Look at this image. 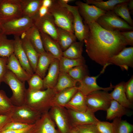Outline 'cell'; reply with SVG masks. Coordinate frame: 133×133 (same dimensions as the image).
Instances as JSON below:
<instances>
[{
	"instance_id": "cell-1",
	"label": "cell",
	"mask_w": 133,
	"mask_h": 133,
	"mask_svg": "<svg viewBox=\"0 0 133 133\" xmlns=\"http://www.w3.org/2000/svg\"><path fill=\"white\" fill-rule=\"evenodd\" d=\"M86 25L87 31L83 42L87 55L101 66H108L109 59L126 47V41L121 32L106 30L96 22Z\"/></svg>"
},
{
	"instance_id": "cell-2",
	"label": "cell",
	"mask_w": 133,
	"mask_h": 133,
	"mask_svg": "<svg viewBox=\"0 0 133 133\" xmlns=\"http://www.w3.org/2000/svg\"><path fill=\"white\" fill-rule=\"evenodd\" d=\"M56 94L53 88L37 90L27 89L24 104L42 114L49 111L51 101Z\"/></svg>"
},
{
	"instance_id": "cell-3",
	"label": "cell",
	"mask_w": 133,
	"mask_h": 133,
	"mask_svg": "<svg viewBox=\"0 0 133 133\" xmlns=\"http://www.w3.org/2000/svg\"><path fill=\"white\" fill-rule=\"evenodd\" d=\"M48 13L53 17L59 28L74 33L73 15L67 9L61 5L58 0H53L48 8Z\"/></svg>"
},
{
	"instance_id": "cell-4",
	"label": "cell",
	"mask_w": 133,
	"mask_h": 133,
	"mask_svg": "<svg viewBox=\"0 0 133 133\" xmlns=\"http://www.w3.org/2000/svg\"><path fill=\"white\" fill-rule=\"evenodd\" d=\"M3 82L9 86L12 91V95L10 99L13 105L19 106L23 104L27 90L25 86V82L20 80L8 70Z\"/></svg>"
},
{
	"instance_id": "cell-5",
	"label": "cell",
	"mask_w": 133,
	"mask_h": 133,
	"mask_svg": "<svg viewBox=\"0 0 133 133\" xmlns=\"http://www.w3.org/2000/svg\"><path fill=\"white\" fill-rule=\"evenodd\" d=\"M96 22L104 29L110 31L122 32L133 30V26L112 11L106 12Z\"/></svg>"
},
{
	"instance_id": "cell-6",
	"label": "cell",
	"mask_w": 133,
	"mask_h": 133,
	"mask_svg": "<svg viewBox=\"0 0 133 133\" xmlns=\"http://www.w3.org/2000/svg\"><path fill=\"white\" fill-rule=\"evenodd\" d=\"M42 114L24 104L14 106L10 114L11 121L29 125L35 124Z\"/></svg>"
},
{
	"instance_id": "cell-7",
	"label": "cell",
	"mask_w": 133,
	"mask_h": 133,
	"mask_svg": "<svg viewBox=\"0 0 133 133\" xmlns=\"http://www.w3.org/2000/svg\"><path fill=\"white\" fill-rule=\"evenodd\" d=\"M85 100L88 110L95 113L100 110L106 111L112 100L108 91L100 90L85 96Z\"/></svg>"
},
{
	"instance_id": "cell-8",
	"label": "cell",
	"mask_w": 133,
	"mask_h": 133,
	"mask_svg": "<svg viewBox=\"0 0 133 133\" xmlns=\"http://www.w3.org/2000/svg\"><path fill=\"white\" fill-rule=\"evenodd\" d=\"M22 16L20 0H0V24Z\"/></svg>"
},
{
	"instance_id": "cell-9",
	"label": "cell",
	"mask_w": 133,
	"mask_h": 133,
	"mask_svg": "<svg viewBox=\"0 0 133 133\" xmlns=\"http://www.w3.org/2000/svg\"><path fill=\"white\" fill-rule=\"evenodd\" d=\"M34 25L33 19L26 16H22L2 25L4 34L20 36Z\"/></svg>"
},
{
	"instance_id": "cell-10",
	"label": "cell",
	"mask_w": 133,
	"mask_h": 133,
	"mask_svg": "<svg viewBox=\"0 0 133 133\" xmlns=\"http://www.w3.org/2000/svg\"><path fill=\"white\" fill-rule=\"evenodd\" d=\"M49 111V114L57 126L60 133H69L72 127L66 109L64 107L53 106Z\"/></svg>"
},
{
	"instance_id": "cell-11",
	"label": "cell",
	"mask_w": 133,
	"mask_h": 133,
	"mask_svg": "<svg viewBox=\"0 0 133 133\" xmlns=\"http://www.w3.org/2000/svg\"><path fill=\"white\" fill-rule=\"evenodd\" d=\"M33 19L34 25L40 33L47 35L57 42L58 27L50 14L48 13L42 17L38 15Z\"/></svg>"
},
{
	"instance_id": "cell-12",
	"label": "cell",
	"mask_w": 133,
	"mask_h": 133,
	"mask_svg": "<svg viewBox=\"0 0 133 133\" xmlns=\"http://www.w3.org/2000/svg\"><path fill=\"white\" fill-rule=\"evenodd\" d=\"M75 4L78 8L79 12L85 25L96 22L98 19L107 12L103 11L93 5H90L80 0Z\"/></svg>"
},
{
	"instance_id": "cell-13",
	"label": "cell",
	"mask_w": 133,
	"mask_h": 133,
	"mask_svg": "<svg viewBox=\"0 0 133 133\" xmlns=\"http://www.w3.org/2000/svg\"><path fill=\"white\" fill-rule=\"evenodd\" d=\"M107 66L103 67L100 73L95 76H87L84 78L79 82V86L78 87V90L84 96H86L98 90H103L108 92L114 88V86L111 83L109 86L103 87L99 86L97 83V78L104 72Z\"/></svg>"
},
{
	"instance_id": "cell-14",
	"label": "cell",
	"mask_w": 133,
	"mask_h": 133,
	"mask_svg": "<svg viewBox=\"0 0 133 133\" xmlns=\"http://www.w3.org/2000/svg\"><path fill=\"white\" fill-rule=\"evenodd\" d=\"M58 1L61 5L66 7L72 13L73 18L74 34L79 41H83L87 33V26L83 22L78 6L70 5L65 3L62 0H58Z\"/></svg>"
},
{
	"instance_id": "cell-15",
	"label": "cell",
	"mask_w": 133,
	"mask_h": 133,
	"mask_svg": "<svg viewBox=\"0 0 133 133\" xmlns=\"http://www.w3.org/2000/svg\"><path fill=\"white\" fill-rule=\"evenodd\" d=\"M72 127L89 124H96L100 121L94 113L88 110L78 112L66 109Z\"/></svg>"
},
{
	"instance_id": "cell-16",
	"label": "cell",
	"mask_w": 133,
	"mask_h": 133,
	"mask_svg": "<svg viewBox=\"0 0 133 133\" xmlns=\"http://www.w3.org/2000/svg\"><path fill=\"white\" fill-rule=\"evenodd\" d=\"M108 64L119 66L122 70L128 71L133 68V47H125L117 54L111 57Z\"/></svg>"
},
{
	"instance_id": "cell-17",
	"label": "cell",
	"mask_w": 133,
	"mask_h": 133,
	"mask_svg": "<svg viewBox=\"0 0 133 133\" xmlns=\"http://www.w3.org/2000/svg\"><path fill=\"white\" fill-rule=\"evenodd\" d=\"M48 111L42 114L35 123L34 133H60L56 129Z\"/></svg>"
},
{
	"instance_id": "cell-18",
	"label": "cell",
	"mask_w": 133,
	"mask_h": 133,
	"mask_svg": "<svg viewBox=\"0 0 133 133\" xmlns=\"http://www.w3.org/2000/svg\"><path fill=\"white\" fill-rule=\"evenodd\" d=\"M14 53L24 69L30 75L34 73L31 67L22 46L20 36H14Z\"/></svg>"
},
{
	"instance_id": "cell-19",
	"label": "cell",
	"mask_w": 133,
	"mask_h": 133,
	"mask_svg": "<svg viewBox=\"0 0 133 133\" xmlns=\"http://www.w3.org/2000/svg\"><path fill=\"white\" fill-rule=\"evenodd\" d=\"M60 72L59 60L54 59L49 67L47 74L43 79L44 89L54 88L57 82Z\"/></svg>"
},
{
	"instance_id": "cell-20",
	"label": "cell",
	"mask_w": 133,
	"mask_h": 133,
	"mask_svg": "<svg viewBox=\"0 0 133 133\" xmlns=\"http://www.w3.org/2000/svg\"><path fill=\"white\" fill-rule=\"evenodd\" d=\"M7 67L8 70L22 82L27 81L31 76L24 69L14 53L8 58Z\"/></svg>"
},
{
	"instance_id": "cell-21",
	"label": "cell",
	"mask_w": 133,
	"mask_h": 133,
	"mask_svg": "<svg viewBox=\"0 0 133 133\" xmlns=\"http://www.w3.org/2000/svg\"><path fill=\"white\" fill-rule=\"evenodd\" d=\"M78 90V87L76 86L56 94L50 102V107L53 106L63 107L70 101Z\"/></svg>"
},
{
	"instance_id": "cell-22",
	"label": "cell",
	"mask_w": 133,
	"mask_h": 133,
	"mask_svg": "<svg viewBox=\"0 0 133 133\" xmlns=\"http://www.w3.org/2000/svg\"><path fill=\"white\" fill-rule=\"evenodd\" d=\"M40 34L45 51L59 60L62 56L63 51L58 43L47 35L42 33Z\"/></svg>"
},
{
	"instance_id": "cell-23",
	"label": "cell",
	"mask_w": 133,
	"mask_h": 133,
	"mask_svg": "<svg viewBox=\"0 0 133 133\" xmlns=\"http://www.w3.org/2000/svg\"><path fill=\"white\" fill-rule=\"evenodd\" d=\"M125 82H121L114 86V89L110 93L112 100H114L126 108L132 107V103L127 99L125 89Z\"/></svg>"
},
{
	"instance_id": "cell-24",
	"label": "cell",
	"mask_w": 133,
	"mask_h": 133,
	"mask_svg": "<svg viewBox=\"0 0 133 133\" xmlns=\"http://www.w3.org/2000/svg\"><path fill=\"white\" fill-rule=\"evenodd\" d=\"M22 16L34 18L38 15L42 0H20Z\"/></svg>"
},
{
	"instance_id": "cell-25",
	"label": "cell",
	"mask_w": 133,
	"mask_h": 133,
	"mask_svg": "<svg viewBox=\"0 0 133 133\" xmlns=\"http://www.w3.org/2000/svg\"><path fill=\"white\" fill-rule=\"evenodd\" d=\"M22 35L26 37L39 54L45 51L43 45L40 33L34 25Z\"/></svg>"
},
{
	"instance_id": "cell-26",
	"label": "cell",
	"mask_w": 133,
	"mask_h": 133,
	"mask_svg": "<svg viewBox=\"0 0 133 133\" xmlns=\"http://www.w3.org/2000/svg\"><path fill=\"white\" fill-rule=\"evenodd\" d=\"M23 49L34 73L36 69L39 54L36 50L29 40L22 35L20 37Z\"/></svg>"
},
{
	"instance_id": "cell-27",
	"label": "cell",
	"mask_w": 133,
	"mask_h": 133,
	"mask_svg": "<svg viewBox=\"0 0 133 133\" xmlns=\"http://www.w3.org/2000/svg\"><path fill=\"white\" fill-rule=\"evenodd\" d=\"M85 96L78 90L70 101L63 107L78 112H84L88 110L85 100Z\"/></svg>"
},
{
	"instance_id": "cell-28",
	"label": "cell",
	"mask_w": 133,
	"mask_h": 133,
	"mask_svg": "<svg viewBox=\"0 0 133 133\" xmlns=\"http://www.w3.org/2000/svg\"><path fill=\"white\" fill-rule=\"evenodd\" d=\"M55 59L46 51L39 54L34 73L43 79L51 62Z\"/></svg>"
},
{
	"instance_id": "cell-29",
	"label": "cell",
	"mask_w": 133,
	"mask_h": 133,
	"mask_svg": "<svg viewBox=\"0 0 133 133\" xmlns=\"http://www.w3.org/2000/svg\"><path fill=\"white\" fill-rule=\"evenodd\" d=\"M77 39L74 33L58 27L57 43L63 52L76 41Z\"/></svg>"
},
{
	"instance_id": "cell-30",
	"label": "cell",
	"mask_w": 133,
	"mask_h": 133,
	"mask_svg": "<svg viewBox=\"0 0 133 133\" xmlns=\"http://www.w3.org/2000/svg\"><path fill=\"white\" fill-rule=\"evenodd\" d=\"M77 82L67 73L60 71L57 82L53 88L56 94L66 89L76 86Z\"/></svg>"
},
{
	"instance_id": "cell-31",
	"label": "cell",
	"mask_w": 133,
	"mask_h": 133,
	"mask_svg": "<svg viewBox=\"0 0 133 133\" xmlns=\"http://www.w3.org/2000/svg\"><path fill=\"white\" fill-rule=\"evenodd\" d=\"M106 119L111 120L116 118H121L128 114L126 108L117 101L112 100L110 105L106 111Z\"/></svg>"
},
{
	"instance_id": "cell-32",
	"label": "cell",
	"mask_w": 133,
	"mask_h": 133,
	"mask_svg": "<svg viewBox=\"0 0 133 133\" xmlns=\"http://www.w3.org/2000/svg\"><path fill=\"white\" fill-rule=\"evenodd\" d=\"M83 41H76L63 52L62 56L72 59H83L82 56Z\"/></svg>"
},
{
	"instance_id": "cell-33",
	"label": "cell",
	"mask_w": 133,
	"mask_h": 133,
	"mask_svg": "<svg viewBox=\"0 0 133 133\" xmlns=\"http://www.w3.org/2000/svg\"><path fill=\"white\" fill-rule=\"evenodd\" d=\"M14 39H8L4 34L0 35V56L8 58L14 53Z\"/></svg>"
},
{
	"instance_id": "cell-34",
	"label": "cell",
	"mask_w": 133,
	"mask_h": 133,
	"mask_svg": "<svg viewBox=\"0 0 133 133\" xmlns=\"http://www.w3.org/2000/svg\"><path fill=\"white\" fill-rule=\"evenodd\" d=\"M128 0H109L104 1L102 0H85L86 3L93 5L106 12L112 11L117 4L127 1Z\"/></svg>"
},
{
	"instance_id": "cell-35",
	"label": "cell",
	"mask_w": 133,
	"mask_h": 133,
	"mask_svg": "<svg viewBox=\"0 0 133 133\" xmlns=\"http://www.w3.org/2000/svg\"><path fill=\"white\" fill-rule=\"evenodd\" d=\"M85 64L84 58L75 59L62 56L59 60L60 71L67 73L69 70L75 67Z\"/></svg>"
},
{
	"instance_id": "cell-36",
	"label": "cell",
	"mask_w": 133,
	"mask_h": 133,
	"mask_svg": "<svg viewBox=\"0 0 133 133\" xmlns=\"http://www.w3.org/2000/svg\"><path fill=\"white\" fill-rule=\"evenodd\" d=\"M129 0L117 4L112 11L130 26H133V21L130 15L128 3Z\"/></svg>"
},
{
	"instance_id": "cell-37",
	"label": "cell",
	"mask_w": 133,
	"mask_h": 133,
	"mask_svg": "<svg viewBox=\"0 0 133 133\" xmlns=\"http://www.w3.org/2000/svg\"><path fill=\"white\" fill-rule=\"evenodd\" d=\"M112 123L114 133H132L133 131V125L121 118H115Z\"/></svg>"
},
{
	"instance_id": "cell-38",
	"label": "cell",
	"mask_w": 133,
	"mask_h": 133,
	"mask_svg": "<svg viewBox=\"0 0 133 133\" xmlns=\"http://www.w3.org/2000/svg\"><path fill=\"white\" fill-rule=\"evenodd\" d=\"M67 73L74 80L79 83L85 77L89 76L88 70L85 64L75 67Z\"/></svg>"
},
{
	"instance_id": "cell-39",
	"label": "cell",
	"mask_w": 133,
	"mask_h": 133,
	"mask_svg": "<svg viewBox=\"0 0 133 133\" xmlns=\"http://www.w3.org/2000/svg\"><path fill=\"white\" fill-rule=\"evenodd\" d=\"M14 105L3 90H0V115H10Z\"/></svg>"
},
{
	"instance_id": "cell-40",
	"label": "cell",
	"mask_w": 133,
	"mask_h": 133,
	"mask_svg": "<svg viewBox=\"0 0 133 133\" xmlns=\"http://www.w3.org/2000/svg\"><path fill=\"white\" fill-rule=\"evenodd\" d=\"M29 86L28 89L31 90L45 89L43 79L39 75L34 73L27 81Z\"/></svg>"
},
{
	"instance_id": "cell-41",
	"label": "cell",
	"mask_w": 133,
	"mask_h": 133,
	"mask_svg": "<svg viewBox=\"0 0 133 133\" xmlns=\"http://www.w3.org/2000/svg\"><path fill=\"white\" fill-rule=\"evenodd\" d=\"M95 126L99 133H114L112 123L100 121Z\"/></svg>"
},
{
	"instance_id": "cell-42",
	"label": "cell",
	"mask_w": 133,
	"mask_h": 133,
	"mask_svg": "<svg viewBox=\"0 0 133 133\" xmlns=\"http://www.w3.org/2000/svg\"><path fill=\"white\" fill-rule=\"evenodd\" d=\"M31 125L11 121L5 125L1 130H21L27 128Z\"/></svg>"
},
{
	"instance_id": "cell-43",
	"label": "cell",
	"mask_w": 133,
	"mask_h": 133,
	"mask_svg": "<svg viewBox=\"0 0 133 133\" xmlns=\"http://www.w3.org/2000/svg\"><path fill=\"white\" fill-rule=\"evenodd\" d=\"M74 127L79 133H99L95 124H89L75 126Z\"/></svg>"
},
{
	"instance_id": "cell-44",
	"label": "cell",
	"mask_w": 133,
	"mask_h": 133,
	"mask_svg": "<svg viewBox=\"0 0 133 133\" xmlns=\"http://www.w3.org/2000/svg\"><path fill=\"white\" fill-rule=\"evenodd\" d=\"M125 89L126 96L130 102L133 101V76L127 82H125Z\"/></svg>"
},
{
	"instance_id": "cell-45",
	"label": "cell",
	"mask_w": 133,
	"mask_h": 133,
	"mask_svg": "<svg viewBox=\"0 0 133 133\" xmlns=\"http://www.w3.org/2000/svg\"><path fill=\"white\" fill-rule=\"evenodd\" d=\"M8 58L0 56V85L8 69L7 65Z\"/></svg>"
},
{
	"instance_id": "cell-46",
	"label": "cell",
	"mask_w": 133,
	"mask_h": 133,
	"mask_svg": "<svg viewBox=\"0 0 133 133\" xmlns=\"http://www.w3.org/2000/svg\"><path fill=\"white\" fill-rule=\"evenodd\" d=\"M35 124L28 127L22 129L18 130H1L0 133H34Z\"/></svg>"
},
{
	"instance_id": "cell-47",
	"label": "cell",
	"mask_w": 133,
	"mask_h": 133,
	"mask_svg": "<svg viewBox=\"0 0 133 133\" xmlns=\"http://www.w3.org/2000/svg\"><path fill=\"white\" fill-rule=\"evenodd\" d=\"M121 33L126 41L127 45L133 46V31H130L121 32Z\"/></svg>"
},
{
	"instance_id": "cell-48",
	"label": "cell",
	"mask_w": 133,
	"mask_h": 133,
	"mask_svg": "<svg viewBox=\"0 0 133 133\" xmlns=\"http://www.w3.org/2000/svg\"><path fill=\"white\" fill-rule=\"evenodd\" d=\"M11 121L10 115H0V131L7 124Z\"/></svg>"
},
{
	"instance_id": "cell-49",
	"label": "cell",
	"mask_w": 133,
	"mask_h": 133,
	"mask_svg": "<svg viewBox=\"0 0 133 133\" xmlns=\"http://www.w3.org/2000/svg\"><path fill=\"white\" fill-rule=\"evenodd\" d=\"M48 13V8L41 5L38 12V16L39 17H43Z\"/></svg>"
},
{
	"instance_id": "cell-50",
	"label": "cell",
	"mask_w": 133,
	"mask_h": 133,
	"mask_svg": "<svg viewBox=\"0 0 133 133\" xmlns=\"http://www.w3.org/2000/svg\"><path fill=\"white\" fill-rule=\"evenodd\" d=\"M52 0H42V5L49 8L51 5Z\"/></svg>"
},
{
	"instance_id": "cell-51",
	"label": "cell",
	"mask_w": 133,
	"mask_h": 133,
	"mask_svg": "<svg viewBox=\"0 0 133 133\" xmlns=\"http://www.w3.org/2000/svg\"><path fill=\"white\" fill-rule=\"evenodd\" d=\"M128 6L129 10L133 13V0H129L128 3Z\"/></svg>"
},
{
	"instance_id": "cell-52",
	"label": "cell",
	"mask_w": 133,
	"mask_h": 133,
	"mask_svg": "<svg viewBox=\"0 0 133 133\" xmlns=\"http://www.w3.org/2000/svg\"><path fill=\"white\" fill-rule=\"evenodd\" d=\"M69 133H79L74 127H72Z\"/></svg>"
},
{
	"instance_id": "cell-53",
	"label": "cell",
	"mask_w": 133,
	"mask_h": 133,
	"mask_svg": "<svg viewBox=\"0 0 133 133\" xmlns=\"http://www.w3.org/2000/svg\"><path fill=\"white\" fill-rule=\"evenodd\" d=\"M4 34V31L2 25L0 24V35Z\"/></svg>"
},
{
	"instance_id": "cell-54",
	"label": "cell",
	"mask_w": 133,
	"mask_h": 133,
	"mask_svg": "<svg viewBox=\"0 0 133 133\" xmlns=\"http://www.w3.org/2000/svg\"><path fill=\"white\" fill-rule=\"evenodd\" d=\"M62 0L63 2L67 4H68L69 2L73 1L71 0Z\"/></svg>"
}]
</instances>
